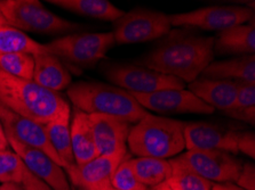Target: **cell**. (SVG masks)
Masks as SVG:
<instances>
[{
  "label": "cell",
  "instance_id": "cell-1",
  "mask_svg": "<svg viewBox=\"0 0 255 190\" xmlns=\"http://www.w3.org/2000/svg\"><path fill=\"white\" fill-rule=\"evenodd\" d=\"M213 57L214 38L180 34L161 42L135 64L190 83L202 75Z\"/></svg>",
  "mask_w": 255,
  "mask_h": 190
},
{
  "label": "cell",
  "instance_id": "cell-2",
  "mask_svg": "<svg viewBox=\"0 0 255 190\" xmlns=\"http://www.w3.org/2000/svg\"><path fill=\"white\" fill-rule=\"evenodd\" d=\"M68 104L57 92L0 69V105L22 118L47 124Z\"/></svg>",
  "mask_w": 255,
  "mask_h": 190
},
{
  "label": "cell",
  "instance_id": "cell-3",
  "mask_svg": "<svg viewBox=\"0 0 255 190\" xmlns=\"http://www.w3.org/2000/svg\"><path fill=\"white\" fill-rule=\"evenodd\" d=\"M67 94L76 110L86 114H99L134 123L148 114L130 92L101 82H77Z\"/></svg>",
  "mask_w": 255,
  "mask_h": 190
},
{
  "label": "cell",
  "instance_id": "cell-4",
  "mask_svg": "<svg viewBox=\"0 0 255 190\" xmlns=\"http://www.w3.org/2000/svg\"><path fill=\"white\" fill-rule=\"evenodd\" d=\"M185 123L146 114L129 130V149L137 157L169 158L185 149Z\"/></svg>",
  "mask_w": 255,
  "mask_h": 190
},
{
  "label": "cell",
  "instance_id": "cell-5",
  "mask_svg": "<svg viewBox=\"0 0 255 190\" xmlns=\"http://www.w3.org/2000/svg\"><path fill=\"white\" fill-rule=\"evenodd\" d=\"M0 11L7 24L22 32L56 34L82 29V25L57 16L38 0H0Z\"/></svg>",
  "mask_w": 255,
  "mask_h": 190
},
{
  "label": "cell",
  "instance_id": "cell-6",
  "mask_svg": "<svg viewBox=\"0 0 255 190\" xmlns=\"http://www.w3.org/2000/svg\"><path fill=\"white\" fill-rule=\"evenodd\" d=\"M113 32L72 33L45 45L47 53L73 64L92 65L114 47Z\"/></svg>",
  "mask_w": 255,
  "mask_h": 190
},
{
  "label": "cell",
  "instance_id": "cell-7",
  "mask_svg": "<svg viewBox=\"0 0 255 190\" xmlns=\"http://www.w3.org/2000/svg\"><path fill=\"white\" fill-rule=\"evenodd\" d=\"M171 31L168 15L161 11L136 8L124 13L114 22V38L117 45L142 44L156 40Z\"/></svg>",
  "mask_w": 255,
  "mask_h": 190
},
{
  "label": "cell",
  "instance_id": "cell-8",
  "mask_svg": "<svg viewBox=\"0 0 255 190\" xmlns=\"http://www.w3.org/2000/svg\"><path fill=\"white\" fill-rule=\"evenodd\" d=\"M106 74L111 83L130 94H153L161 90H181L185 88L183 81L175 76L137 65H113L108 67Z\"/></svg>",
  "mask_w": 255,
  "mask_h": 190
},
{
  "label": "cell",
  "instance_id": "cell-9",
  "mask_svg": "<svg viewBox=\"0 0 255 190\" xmlns=\"http://www.w3.org/2000/svg\"><path fill=\"white\" fill-rule=\"evenodd\" d=\"M253 18V10L242 6H210L187 13L168 15L171 26H195L223 31L242 25Z\"/></svg>",
  "mask_w": 255,
  "mask_h": 190
},
{
  "label": "cell",
  "instance_id": "cell-10",
  "mask_svg": "<svg viewBox=\"0 0 255 190\" xmlns=\"http://www.w3.org/2000/svg\"><path fill=\"white\" fill-rule=\"evenodd\" d=\"M177 158L204 179L218 184L235 182L243 168L241 160L222 150H187Z\"/></svg>",
  "mask_w": 255,
  "mask_h": 190
},
{
  "label": "cell",
  "instance_id": "cell-11",
  "mask_svg": "<svg viewBox=\"0 0 255 190\" xmlns=\"http://www.w3.org/2000/svg\"><path fill=\"white\" fill-rule=\"evenodd\" d=\"M144 108L157 113L213 114L214 108L185 89L161 90L153 94H132Z\"/></svg>",
  "mask_w": 255,
  "mask_h": 190
},
{
  "label": "cell",
  "instance_id": "cell-12",
  "mask_svg": "<svg viewBox=\"0 0 255 190\" xmlns=\"http://www.w3.org/2000/svg\"><path fill=\"white\" fill-rule=\"evenodd\" d=\"M127 157V150L113 155H99L86 164L75 165L65 172L72 184L82 190H111L114 173Z\"/></svg>",
  "mask_w": 255,
  "mask_h": 190
},
{
  "label": "cell",
  "instance_id": "cell-13",
  "mask_svg": "<svg viewBox=\"0 0 255 190\" xmlns=\"http://www.w3.org/2000/svg\"><path fill=\"white\" fill-rule=\"evenodd\" d=\"M0 122L2 124L5 132L10 133L24 145L45 153L51 160L63 169V163L54 150L48 135L46 133L45 124L22 118L1 105H0Z\"/></svg>",
  "mask_w": 255,
  "mask_h": 190
},
{
  "label": "cell",
  "instance_id": "cell-14",
  "mask_svg": "<svg viewBox=\"0 0 255 190\" xmlns=\"http://www.w3.org/2000/svg\"><path fill=\"white\" fill-rule=\"evenodd\" d=\"M6 139L29 171L47 184L53 190H71L63 169L51 160L45 153L34 149L17 140L10 133L5 132Z\"/></svg>",
  "mask_w": 255,
  "mask_h": 190
},
{
  "label": "cell",
  "instance_id": "cell-15",
  "mask_svg": "<svg viewBox=\"0 0 255 190\" xmlns=\"http://www.w3.org/2000/svg\"><path fill=\"white\" fill-rule=\"evenodd\" d=\"M238 134V131L223 129L207 122L185 123V149L222 150L230 154H237Z\"/></svg>",
  "mask_w": 255,
  "mask_h": 190
},
{
  "label": "cell",
  "instance_id": "cell-16",
  "mask_svg": "<svg viewBox=\"0 0 255 190\" xmlns=\"http://www.w3.org/2000/svg\"><path fill=\"white\" fill-rule=\"evenodd\" d=\"M90 120L99 155H113L127 150L126 142L130 130L128 122L99 114H91Z\"/></svg>",
  "mask_w": 255,
  "mask_h": 190
},
{
  "label": "cell",
  "instance_id": "cell-17",
  "mask_svg": "<svg viewBox=\"0 0 255 190\" xmlns=\"http://www.w3.org/2000/svg\"><path fill=\"white\" fill-rule=\"evenodd\" d=\"M188 89L214 110H221L223 112L235 106L237 97L236 81L200 77L189 83Z\"/></svg>",
  "mask_w": 255,
  "mask_h": 190
},
{
  "label": "cell",
  "instance_id": "cell-18",
  "mask_svg": "<svg viewBox=\"0 0 255 190\" xmlns=\"http://www.w3.org/2000/svg\"><path fill=\"white\" fill-rule=\"evenodd\" d=\"M33 58V82L53 92H59L70 87L71 75L60 58L49 53L36 55Z\"/></svg>",
  "mask_w": 255,
  "mask_h": 190
},
{
  "label": "cell",
  "instance_id": "cell-19",
  "mask_svg": "<svg viewBox=\"0 0 255 190\" xmlns=\"http://www.w3.org/2000/svg\"><path fill=\"white\" fill-rule=\"evenodd\" d=\"M46 133L48 135L54 150L59 155L65 170L76 165L71 147L70 132V107L65 104L55 118L45 124Z\"/></svg>",
  "mask_w": 255,
  "mask_h": 190
},
{
  "label": "cell",
  "instance_id": "cell-20",
  "mask_svg": "<svg viewBox=\"0 0 255 190\" xmlns=\"http://www.w3.org/2000/svg\"><path fill=\"white\" fill-rule=\"evenodd\" d=\"M202 77L255 84V57L254 55H245L231 60L212 62L203 71Z\"/></svg>",
  "mask_w": 255,
  "mask_h": 190
},
{
  "label": "cell",
  "instance_id": "cell-21",
  "mask_svg": "<svg viewBox=\"0 0 255 190\" xmlns=\"http://www.w3.org/2000/svg\"><path fill=\"white\" fill-rule=\"evenodd\" d=\"M71 147L76 165H84L99 156L90 115L76 110L70 124Z\"/></svg>",
  "mask_w": 255,
  "mask_h": 190
},
{
  "label": "cell",
  "instance_id": "cell-22",
  "mask_svg": "<svg viewBox=\"0 0 255 190\" xmlns=\"http://www.w3.org/2000/svg\"><path fill=\"white\" fill-rule=\"evenodd\" d=\"M214 53L225 54H246L255 53V28L251 24L236 25L223 30L214 39Z\"/></svg>",
  "mask_w": 255,
  "mask_h": 190
},
{
  "label": "cell",
  "instance_id": "cell-23",
  "mask_svg": "<svg viewBox=\"0 0 255 190\" xmlns=\"http://www.w3.org/2000/svg\"><path fill=\"white\" fill-rule=\"evenodd\" d=\"M48 2L82 16L101 21L115 22L125 13L108 0H49Z\"/></svg>",
  "mask_w": 255,
  "mask_h": 190
},
{
  "label": "cell",
  "instance_id": "cell-24",
  "mask_svg": "<svg viewBox=\"0 0 255 190\" xmlns=\"http://www.w3.org/2000/svg\"><path fill=\"white\" fill-rule=\"evenodd\" d=\"M129 163L138 181L148 188L156 187L167 181L172 174L171 163L163 158H129Z\"/></svg>",
  "mask_w": 255,
  "mask_h": 190
},
{
  "label": "cell",
  "instance_id": "cell-25",
  "mask_svg": "<svg viewBox=\"0 0 255 190\" xmlns=\"http://www.w3.org/2000/svg\"><path fill=\"white\" fill-rule=\"evenodd\" d=\"M24 53L36 56L46 54L45 45H41L28 34L9 25L0 26V55Z\"/></svg>",
  "mask_w": 255,
  "mask_h": 190
},
{
  "label": "cell",
  "instance_id": "cell-26",
  "mask_svg": "<svg viewBox=\"0 0 255 190\" xmlns=\"http://www.w3.org/2000/svg\"><path fill=\"white\" fill-rule=\"evenodd\" d=\"M169 163L172 166V174L166 182L171 190H212L213 182L204 179L177 157L173 158Z\"/></svg>",
  "mask_w": 255,
  "mask_h": 190
},
{
  "label": "cell",
  "instance_id": "cell-27",
  "mask_svg": "<svg viewBox=\"0 0 255 190\" xmlns=\"http://www.w3.org/2000/svg\"><path fill=\"white\" fill-rule=\"evenodd\" d=\"M0 69L7 74L24 80H32L34 58L30 54L15 53L0 55Z\"/></svg>",
  "mask_w": 255,
  "mask_h": 190
},
{
  "label": "cell",
  "instance_id": "cell-28",
  "mask_svg": "<svg viewBox=\"0 0 255 190\" xmlns=\"http://www.w3.org/2000/svg\"><path fill=\"white\" fill-rule=\"evenodd\" d=\"M25 166L20 156L11 150L0 152V182H18L22 184Z\"/></svg>",
  "mask_w": 255,
  "mask_h": 190
},
{
  "label": "cell",
  "instance_id": "cell-29",
  "mask_svg": "<svg viewBox=\"0 0 255 190\" xmlns=\"http://www.w3.org/2000/svg\"><path fill=\"white\" fill-rule=\"evenodd\" d=\"M111 188L114 190H148V187L141 184L135 176L128 157L124 160L115 171Z\"/></svg>",
  "mask_w": 255,
  "mask_h": 190
},
{
  "label": "cell",
  "instance_id": "cell-30",
  "mask_svg": "<svg viewBox=\"0 0 255 190\" xmlns=\"http://www.w3.org/2000/svg\"><path fill=\"white\" fill-rule=\"evenodd\" d=\"M237 84V97L233 108L255 107V84L236 81Z\"/></svg>",
  "mask_w": 255,
  "mask_h": 190
},
{
  "label": "cell",
  "instance_id": "cell-31",
  "mask_svg": "<svg viewBox=\"0 0 255 190\" xmlns=\"http://www.w3.org/2000/svg\"><path fill=\"white\" fill-rule=\"evenodd\" d=\"M236 185L245 190H255V168L253 164L247 163L243 165L242 171L239 173Z\"/></svg>",
  "mask_w": 255,
  "mask_h": 190
},
{
  "label": "cell",
  "instance_id": "cell-32",
  "mask_svg": "<svg viewBox=\"0 0 255 190\" xmlns=\"http://www.w3.org/2000/svg\"><path fill=\"white\" fill-rule=\"evenodd\" d=\"M238 152L244 153L251 158L255 157V135L253 132H239L237 139Z\"/></svg>",
  "mask_w": 255,
  "mask_h": 190
},
{
  "label": "cell",
  "instance_id": "cell-33",
  "mask_svg": "<svg viewBox=\"0 0 255 190\" xmlns=\"http://www.w3.org/2000/svg\"><path fill=\"white\" fill-rule=\"evenodd\" d=\"M223 114L236 120H239V121H244L251 124H254L255 122V107L230 108V110L223 111Z\"/></svg>",
  "mask_w": 255,
  "mask_h": 190
},
{
  "label": "cell",
  "instance_id": "cell-34",
  "mask_svg": "<svg viewBox=\"0 0 255 190\" xmlns=\"http://www.w3.org/2000/svg\"><path fill=\"white\" fill-rule=\"evenodd\" d=\"M22 185L24 186L25 190H53L39 178L33 176L26 168L24 169V173H23Z\"/></svg>",
  "mask_w": 255,
  "mask_h": 190
},
{
  "label": "cell",
  "instance_id": "cell-35",
  "mask_svg": "<svg viewBox=\"0 0 255 190\" xmlns=\"http://www.w3.org/2000/svg\"><path fill=\"white\" fill-rule=\"evenodd\" d=\"M212 190H245L239 187L234 182H222V184H213Z\"/></svg>",
  "mask_w": 255,
  "mask_h": 190
},
{
  "label": "cell",
  "instance_id": "cell-36",
  "mask_svg": "<svg viewBox=\"0 0 255 190\" xmlns=\"http://www.w3.org/2000/svg\"><path fill=\"white\" fill-rule=\"evenodd\" d=\"M0 190H25V188L18 182H6L0 186Z\"/></svg>",
  "mask_w": 255,
  "mask_h": 190
},
{
  "label": "cell",
  "instance_id": "cell-37",
  "mask_svg": "<svg viewBox=\"0 0 255 190\" xmlns=\"http://www.w3.org/2000/svg\"><path fill=\"white\" fill-rule=\"evenodd\" d=\"M148 190H171V188L168 187L167 182H163V184L156 186V187H152V188H148Z\"/></svg>",
  "mask_w": 255,
  "mask_h": 190
},
{
  "label": "cell",
  "instance_id": "cell-38",
  "mask_svg": "<svg viewBox=\"0 0 255 190\" xmlns=\"http://www.w3.org/2000/svg\"><path fill=\"white\" fill-rule=\"evenodd\" d=\"M0 140H1V141H6V142H8V141H7V139H6L5 130H3V127H2L1 122H0Z\"/></svg>",
  "mask_w": 255,
  "mask_h": 190
},
{
  "label": "cell",
  "instance_id": "cell-39",
  "mask_svg": "<svg viewBox=\"0 0 255 190\" xmlns=\"http://www.w3.org/2000/svg\"><path fill=\"white\" fill-rule=\"evenodd\" d=\"M7 147H8V142L0 140V152H1V150L7 149Z\"/></svg>",
  "mask_w": 255,
  "mask_h": 190
},
{
  "label": "cell",
  "instance_id": "cell-40",
  "mask_svg": "<svg viewBox=\"0 0 255 190\" xmlns=\"http://www.w3.org/2000/svg\"><path fill=\"white\" fill-rule=\"evenodd\" d=\"M2 25H8V24H7V22H6L5 17H3L2 13L0 11V26H2Z\"/></svg>",
  "mask_w": 255,
  "mask_h": 190
},
{
  "label": "cell",
  "instance_id": "cell-41",
  "mask_svg": "<svg viewBox=\"0 0 255 190\" xmlns=\"http://www.w3.org/2000/svg\"><path fill=\"white\" fill-rule=\"evenodd\" d=\"M111 190H114V189H111Z\"/></svg>",
  "mask_w": 255,
  "mask_h": 190
}]
</instances>
